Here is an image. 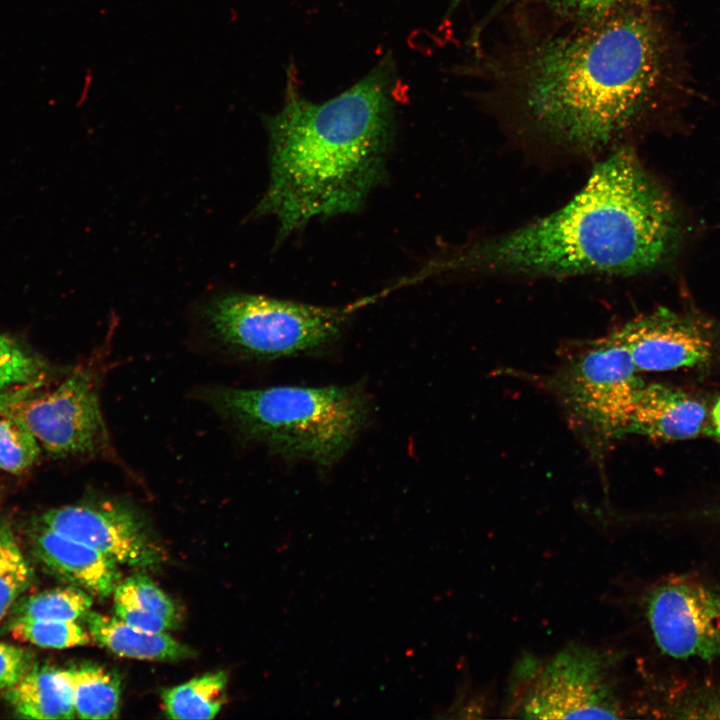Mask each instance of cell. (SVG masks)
<instances>
[{
  "mask_svg": "<svg viewBox=\"0 0 720 720\" xmlns=\"http://www.w3.org/2000/svg\"><path fill=\"white\" fill-rule=\"evenodd\" d=\"M227 675L206 673L162 693L164 711L171 719H213L225 701Z\"/></svg>",
  "mask_w": 720,
  "mask_h": 720,
  "instance_id": "cell-17",
  "label": "cell"
},
{
  "mask_svg": "<svg viewBox=\"0 0 720 720\" xmlns=\"http://www.w3.org/2000/svg\"><path fill=\"white\" fill-rule=\"evenodd\" d=\"M40 382L14 387L0 392V411L9 407L20 399L32 394Z\"/></svg>",
  "mask_w": 720,
  "mask_h": 720,
  "instance_id": "cell-28",
  "label": "cell"
},
{
  "mask_svg": "<svg viewBox=\"0 0 720 720\" xmlns=\"http://www.w3.org/2000/svg\"><path fill=\"white\" fill-rule=\"evenodd\" d=\"M41 523L118 564L153 567L163 560V552L139 514L121 502L104 500L53 508L41 516Z\"/></svg>",
  "mask_w": 720,
  "mask_h": 720,
  "instance_id": "cell-10",
  "label": "cell"
},
{
  "mask_svg": "<svg viewBox=\"0 0 720 720\" xmlns=\"http://www.w3.org/2000/svg\"><path fill=\"white\" fill-rule=\"evenodd\" d=\"M43 372L41 361L0 333V392L40 382Z\"/></svg>",
  "mask_w": 720,
  "mask_h": 720,
  "instance_id": "cell-22",
  "label": "cell"
},
{
  "mask_svg": "<svg viewBox=\"0 0 720 720\" xmlns=\"http://www.w3.org/2000/svg\"><path fill=\"white\" fill-rule=\"evenodd\" d=\"M9 630L15 639L42 648L64 649L87 645L93 640L75 621L13 618Z\"/></svg>",
  "mask_w": 720,
  "mask_h": 720,
  "instance_id": "cell-20",
  "label": "cell"
},
{
  "mask_svg": "<svg viewBox=\"0 0 720 720\" xmlns=\"http://www.w3.org/2000/svg\"><path fill=\"white\" fill-rule=\"evenodd\" d=\"M396 80L387 55L349 89L315 103L289 74L284 104L267 120L270 181L256 207L277 220L280 239L312 220L358 211L383 182Z\"/></svg>",
  "mask_w": 720,
  "mask_h": 720,
  "instance_id": "cell-3",
  "label": "cell"
},
{
  "mask_svg": "<svg viewBox=\"0 0 720 720\" xmlns=\"http://www.w3.org/2000/svg\"><path fill=\"white\" fill-rule=\"evenodd\" d=\"M609 655L583 646L555 655L533 682L520 708L530 719H617L622 709Z\"/></svg>",
  "mask_w": 720,
  "mask_h": 720,
  "instance_id": "cell-8",
  "label": "cell"
},
{
  "mask_svg": "<svg viewBox=\"0 0 720 720\" xmlns=\"http://www.w3.org/2000/svg\"><path fill=\"white\" fill-rule=\"evenodd\" d=\"M198 394L244 440L320 466L344 455L368 417L366 398L352 386H209Z\"/></svg>",
  "mask_w": 720,
  "mask_h": 720,
  "instance_id": "cell-4",
  "label": "cell"
},
{
  "mask_svg": "<svg viewBox=\"0 0 720 720\" xmlns=\"http://www.w3.org/2000/svg\"><path fill=\"white\" fill-rule=\"evenodd\" d=\"M32 547L49 571L90 594L108 597L120 582L117 562L42 523L33 533Z\"/></svg>",
  "mask_w": 720,
  "mask_h": 720,
  "instance_id": "cell-13",
  "label": "cell"
},
{
  "mask_svg": "<svg viewBox=\"0 0 720 720\" xmlns=\"http://www.w3.org/2000/svg\"><path fill=\"white\" fill-rule=\"evenodd\" d=\"M85 619L92 639L119 656L154 661H180L193 656L190 647L165 632L142 630L117 616L94 611H89Z\"/></svg>",
  "mask_w": 720,
  "mask_h": 720,
  "instance_id": "cell-15",
  "label": "cell"
},
{
  "mask_svg": "<svg viewBox=\"0 0 720 720\" xmlns=\"http://www.w3.org/2000/svg\"><path fill=\"white\" fill-rule=\"evenodd\" d=\"M648 2L649 0H539L556 23L593 19L624 4Z\"/></svg>",
  "mask_w": 720,
  "mask_h": 720,
  "instance_id": "cell-24",
  "label": "cell"
},
{
  "mask_svg": "<svg viewBox=\"0 0 720 720\" xmlns=\"http://www.w3.org/2000/svg\"><path fill=\"white\" fill-rule=\"evenodd\" d=\"M105 365L98 363L74 370L56 388L30 394L8 407L19 417L40 445L53 455H117L100 407L99 389Z\"/></svg>",
  "mask_w": 720,
  "mask_h": 720,
  "instance_id": "cell-7",
  "label": "cell"
},
{
  "mask_svg": "<svg viewBox=\"0 0 720 720\" xmlns=\"http://www.w3.org/2000/svg\"><path fill=\"white\" fill-rule=\"evenodd\" d=\"M627 350L611 335L575 351L553 378L558 399L576 426L596 444L627 434L643 382Z\"/></svg>",
  "mask_w": 720,
  "mask_h": 720,
  "instance_id": "cell-6",
  "label": "cell"
},
{
  "mask_svg": "<svg viewBox=\"0 0 720 720\" xmlns=\"http://www.w3.org/2000/svg\"><path fill=\"white\" fill-rule=\"evenodd\" d=\"M68 670L77 717L113 719L118 716L121 695L118 673L94 663L80 664Z\"/></svg>",
  "mask_w": 720,
  "mask_h": 720,
  "instance_id": "cell-16",
  "label": "cell"
},
{
  "mask_svg": "<svg viewBox=\"0 0 720 720\" xmlns=\"http://www.w3.org/2000/svg\"><path fill=\"white\" fill-rule=\"evenodd\" d=\"M90 593L77 586L58 587L18 599L13 618L49 621H76L92 606Z\"/></svg>",
  "mask_w": 720,
  "mask_h": 720,
  "instance_id": "cell-18",
  "label": "cell"
},
{
  "mask_svg": "<svg viewBox=\"0 0 720 720\" xmlns=\"http://www.w3.org/2000/svg\"><path fill=\"white\" fill-rule=\"evenodd\" d=\"M712 432L706 404L675 387L644 384L638 391L628 433L654 440L679 441Z\"/></svg>",
  "mask_w": 720,
  "mask_h": 720,
  "instance_id": "cell-12",
  "label": "cell"
},
{
  "mask_svg": "<svg viewBox=\"0 0 720 720\" xmlns=\"http://www.w3.org/2000/svg\"><path fill=\"white\" fill-rule=\"evenodd\" d=\"M711 426L712 433L716 436L720 442V398L715 403L711 412Z\"/></svg>",
  "mask_w": 720,
  "mask_h": 720,
  "instance_id": "cell-29",
  "label": "cell"
},
{
  "mask_svg": "<svg viewBox=\"0 0 720 720\" xmlns=\"http://www.w3.org/2000/svg\"><path fill=\"white\" fill-rule=\"evenodd\" d=\"M629 353L638 371H669L706 366L715 338L702 319L659 308L610 333Z\"/></svg>",
  "mask_w": 720,
  "mask_h": 720,
  "instance_id": "cell-11",
  "label": "cell"
},
{
  "mask_svg": "<svg viewBox=\"0 0 720 720\" xmlns=\"http://www.w3.org/2000/svg\"><path fill=\"white\" fill-rule=\"evenodd\" d=\"M460 1H461V0H451V6H450V8H451V9H454V8L459 4Z\"/></svg>",
  "mask_w": 720,
  "mask_h": 720,
  "instance_id": "cell-31",
  "label": "cell"
},
{
  "mask_svg": "<svg viewBox=\"0 0 720 720\" xmlns=\"http://www.w3.org/2000/svg\"><path fill=\"white\" fill-rule=\"evenodd\" d=\"M658 647L677 659L720 658V589L690 577L665 579L646 598Z\"/></svg>",
  "mask_w": 720,
  "mask_h": 720,
  "instance_id": "cell-9",
  "label": "cell"
},
{
  "mask_svg": "<svg viewBox=\"0 0 720 720\" xmlns=\"http://www.w3.org/2000/svg\"><path fill=\"white\" fill-rule=\"evenodd\" d=\"M113 594L114 603L133 605L178 620L173 601L143 574H134L120 581Z\"/></svg>",
  "mask_w": 720,
  "mask_h": 720,
  "instance_id": "cell-23",
  "label": "cell"
},
{
  "mask_svg": "<svg viewBox=\"0 0 720 720\" xmlns=\"http://www.w3.org/2000/svg\"><path fill=\"white\" fill-rule=\"evenodd\" d=\"M514 1H515V0H500V1L496 4V7L493 8L492 11L489 13V17H487V19L495 16L498 11L502 10V9L505 8L508 4H511V3L514 2Z\"/></svg>",
  "mask_w": 720,
  "mask_h": 720,
  "instance_id": "cell-30",
  "label": "cell"
},
{
  "mask_svg": "<svg viewBox=\"0 0 720 720\" xmlns=\"http://www.w3.org/2000/svg\"><path fill=\"white\" fill-rule=\"evenodd\" d=\"M681 235L672 200L627 147L593 170L564 207L533 223L433 259L425 278L486 272L534 276L648 271L671 256Z\"/></svg>",
  "mask_w": 720,
  "mask_h": 720,
  "instance_id": "cell-2",
  "label": "cell"
},
{
  "mask_svg": "<svg viewBox=\"0 0 720 720\" xmlns=\"http://www.w3.org/2000/svg\"><path fill=\"white\" fill-rule=\"evenodd\" d=\"M32 571L11 529L0 525V623L29 587Z\"/></svg>",
  "mask_w": 720,
  "mask_h": 720,
  "instance_id": "cell-19",
  "label": "cell"
},
{
  "mask_svg": "<svg viewBox=\"0 0 720 720\" xmlns=\"http://www.w3.org/2000/svg\"><path fill=\"white\" fill-rule=\"evenodd\" d=\"M648 3L555 23L487 62L489 88L551 141L594 152L650 106L663 75V41Z\"/></svg>",
  "mask_w": 720,
  "mask_h": 720,
  "instance_id": "cell-1",
  "label": "cell"
},
{
  "mask_svg": "<svg viewBox=\"0 0 720 720\" xmlns=\"http://www.w3.org/2000/svg\"><path fill=\"white\" fill-rule=\"evenodd\" d=\"M115 614L126 623L142 630L161 633L176 627L178 620L123 603H114Z\"/></svg>",
  "mask_w": 720,
  "mask_h": 720,
  "instance_id": "cell-27",
  "label": "cell"
},
{
  "mask_svg": "<svg viewBox=\"0 0 720 720\" xmlns=\"http://www.w3.org/2000/svg\"><path fill=\"white\" fill-rule=\"evenodd\" d=\"M364 300L349 307H324L264 295L229 293L209 300L203 318L222 345L256 358L312 352L332 343L348 316Z\"/></svg>",
  "mask_w": 720,
  "mask_h": 720,
  "instance_id": "cell-5",
  "label": "cell"
},
{
  "mask_svg": "<svg viewBox=\"0 0 720 720\" xmlns=\"http://www.w3.org/2000/svg\"><path fill=\"white\" fill-rule=\"evenodd\" d=\"M31 652L8 643L0 642V688L16 685L33 667Z\"/></svg>",
  "mask_w": 720,
  "mask_h": 720,
  "instance_id": "cell-26",
  "label": "cell"
},
{
  "mask_svg": "<svg viewBox=\"0 0 720 720\" xmlns=\"http://www.w3.org/2000/svg\"><path fill=\"white\" fill-rule=\"evenodd\" d=\"M40 446L26 424L8 407L0 411V469L10 473L27 469L38 459Z\"/></svg>",
  "mask_w": 720,
  "mask_h": 720,
  "instance_id": "cell-21",
  "label": "cell"
},
{
  "mask_svg": "<svg viewBox=\"0 0 720 720\" xmlns=\"http://www.w3.org/2000/svg\"><path fill=\"white\" fill-rule=\"evenodd\" d=\"M670 710L685 718L720 717V682L691 688L677 696Z\"/></svg>",
  "mask_w": 720,
  "mask_h": 720,
  "instance_id": "cell-25",
  "label": "cell"
},
{
  "mask_svg": "<svg viewBox=\"0 0 720 720\" xmlns=\"http://www.w3.org/2000/svg\"><path fill=\"white\" fill-rule=\"evenodd\" d=\"M6 698L22 718L57 720L76 717L68 669L35 665L16 685L7 689Z\"/></svg>",
  "mask_w": 720,
  "mask_h": 720,
  "instance_id": "cell-14",
  "label": "cell"
}]
</instances>
